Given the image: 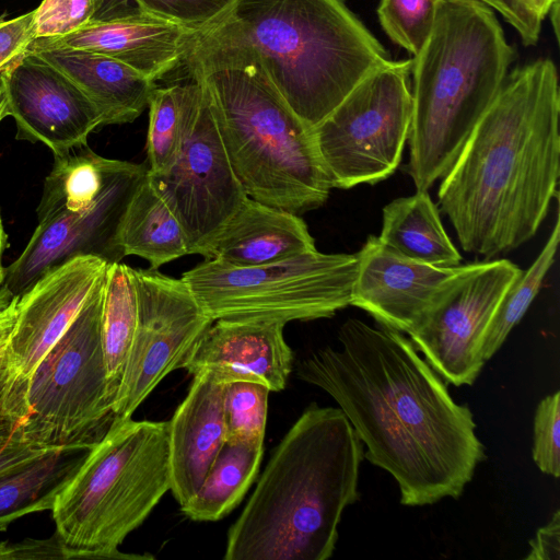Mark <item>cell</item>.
<instances>
[{
  "instance_id": "obj_23",
  "label": "cell",
  "mask_w": 560,
  "mask_h": 560,
  "mask_svg": "<svg viewBox=\"0 0 560 560\" xmlns=\"http://www.w3.org/2000/svg\"><path fill=\"white\" fill-rule=\"evenodd\" d=\"M122 256L145 259L152 270L189 255L186 234L149 172L131 196L117 231Z\"/></svg>"
},
{
  "instance_id": "obj_18",
  "label": "cell",
  "mask_w": 560,
  "mask_h": 560,
  "mask_svg": "<svg viewBox=\"0 0 560 560\" xmlns=\"http://www.w3.org/2000/svg\"><path fill=\"white\" fill-rule=\"evenodd\" d=\"M284 326L275 320H214L186 355L182 368L191 375L211 371L222 383L253 381L270 392L282 390L293 361V352L284 340Z\"/></svg>"
},
{
  "instance_id": "obj_2",
  "label": "cell",
  "mask_w": 560,
  "mask_h": 560,
  "mask_svg": "<svg viewBox=\"0 0 560 560\" xmlns=\"http://www.w3.org/2000/svg\"><path fill=\"white\" fill-rule=\"evenodd\" d=\"M559 116V75L551 59L508 74L438 194L465 252L493 258L536 234L558 195Z\"/></svg>"
},
{
  "instance_id": "obj_8",
  "label": "cell",
  "mask_w": 560,
  "mask_h": 560,
  "mask_svg": "<svg viewBox=\"0 0 560 560\" xmlns=\"http://www.w3.org/2000/svg\"><path fill=\"white\" fill-rule=\"evenodd\" d=\"M104 279L27 381L22 436L36 446L89 451L115 420L102 339Z\"/></svg>"
},
{
  "instance_id": "obj_15",
  "label": "cell",
  "mask_w": 560,
  "mask_h": 560,
  "mask_svg": "<svg viewBox=\"0 0 560 560\" xmlns=\"http://www.w3.org/2000/svg\"><path fill=\"white\" fill-rule=\"evenodd\" d=\"M18 140L39 142L54 156L88 145L103 127L95 105L62 72L26 49L0 72Z\"/></svg>"
},
{
  "instance_id": "obj_7",
  "label": "cell",
  "mask_w": 560,
  "mask_h": 560,
  "mask_svg": "<svg viewBox=\"0 0 560 560\" xmlns=\"http://www.w3.org/2000/svg\"><path fill=\"white\" fill-rule=\"evenodd\" d=\"M170 489L168 421L114 422L50 509L67 559H153L118 547Z\"/></svg>"
},
{
  "instance_id": "obj_32",
  "label": "cell",
  "mask_w": 560,
  "mask_h": 560,
  "mask_svg": "<svg viewBox=\"0 0 560 560\" xmlns=\"http://www.w3.org/2000/svg\"><path fill=\"white\" fill-rule=\"evenodd\" d=\"M439 0H380L376 13L389 39L413 56L427 42Z\"/></svg>"
},
{
  "instance_id": "obj_34",
  "label": "cell",
  "mask_w": 560,
  "mask_h": 560,
  "mask_svg": "<svg viewBox=\"0 0 560 560\" xmlns=\"http://www.w3.org/2000/svg\"><path fill=\"white\" fill-rule=\"evenodd\" d=\"M27 413L26 396L0 406V475L18 469L52 451L23 439L22 424Z\"/></svg>"
},
{
  "instance_id": "obj_35",
  "label": "cell",
  "mask_w": 560,
  "mask_h": 560,
  "mask_svg": "<svg viewBox=\"0 0 560 560\" xmlns=\"http://www.w3.org/2000/svg\"><path fill=\"white\" fill-rule=\"evenodd\" d=\"M533 459L540 471L560 476V392L538 404L534 417Z\"/></svg>"
},
{
  "instance_id": "obj_46",
  "label": "cell",
  "mask_w": 560,
  "mask_h": 560,
  "mask_svg": "<svg viewBox=\"0 0 560 560\" xmlns=\"http://www.w3.org/2000/svg\"><path fill=\"white\" fill-rule=\"evenodd\" d=\"M548 13H550V20H551V25L553 27L555 36H556L557 40L559 42V18H560L559 0H557L552 3Z\"/></svg>"
},
{
  "instance_id": "obj_1",
  "label": "cell",
  "mask_w": 560,
  "mask_h": 560,
  "mask_svg": "<svg viewBox=\"0 0 560 560\" xmlns=\"http://www.w3.org/2000/svg\"><path fill=\"white\" fill-rule=\"evenodd\" d=\"M338 340L340 349L325 347L301 361L298 377L335 399L364 458L397 482L401 504L458 498L486 458L469 407L455 402L402 332L349 318Z\"/></svg>"
},
{
  "instance_id": "obj_31",
  "label": "cell",
  "mask_w": 560,
  "mask_h": 560,
  "mask_svg": "<svg viewBox=\"0 0 560 560\" xmlns=\"http://www.w3.org/2000/svg\"><path fill=\"white\" fill-rule=\"evenodd\" d=\"M270 389L253 381L223 384L225 442L262 445Z\"/></svg>"
},
{
  "instance_id": "obj_5",
  "label": "cell",
  "mask_w": 560,
  "mask_h": 560,
  "mask_svg": "<svg viewBox=\"0 0 560 560\" xmlns=\"http://www.w3.org/2000/svg\"><path fill=\"white\" fill-rule=\"evenodd\" d=\"M201 33L249 49L312 129L392 60L346 0H235Z\"/></svg>"
},
{
  "instance_id": "obj_11",
  "label": "cell",
  "mask_w": 560,
  "mask_h": 560,
  "mask_svg": "<svg viewBox=\"0 0 560 560\" xmlns=\"http://www.w3.org/2000/svg\"><path fill=\"white\" fill-rule=\"evenodd\" d=\"M178 86L184 109L178 152L166 171L149 174L182 224L189 254H197L248 196L231 166L206 85L189 71Z\"/></svg>"
},
{
  "instance_id": "obj_40",
  "label": "cell",
  "mask_w": 560,
  "mask_h": 560,
  "mask_svg": "<svg viewBox=\"0 0 560 560\" xmlns=\"http://www.w3.org/2000/svg\"><path fill=\"white\" fill-rule=\"evenodd\" d=\"M529 553L526 560L560 559V511L557 510L551 520L540 527L529 541Z\"/></svg>"
},
{
  "instance_id": "obj_25",
  "label": "cell",
  "mask_w": 560,
  "mask_h": 560,
  "mask_svg": "<svg viewBox=\"0 0 560 560\" xmlns=\"http://www.w3.org/2000/svg\"><path fill=\"white\" fill-rule=\"evenodd\" d=\"M262 445L224 442L198 491L180 506L192 521L212 522L228 515L256 479Z\"/></svg>"
},
{
  "instance_id": "obj_37",
  "label": "cell",
  "mask_w": 560,
  "mask_h": 560,
  "mask_svg": "<svg viewBox=\"0 0 560 560\" xmlns=\"http://www.w3.org/2000/svg\"><path fill=\"white\" fill-rule=\"evenodd\" d=\"M497 11L518 34L525 46L538 42L542 19L529 0H478Z\"/></svg>"
},
{
  "instance_id": "obj_44",
  "label": "cell",
  "mask_w": 560,
  "mask_h": 560,
  "mask_svg": "<svg viewBox=\"0 0 560 560\" xmlns=\"http://www.w3.org/2000/svg\"><path fill=\"white\" fill-rule=\"evenodd\" d=\"M8 236L3 228L2 218L0 214V289L3 285L5 278V268L2 265V255L4 249L7 248Z\"/></svg>"
},
{
  "instance_id": "obj_39",
  "label": "cell",
  "mask_w": 560,
  "mask_h": 560,
  "mask_svg": "<svg viewBox=\"0 0 560 560\" xmlns=\"http://www.w3.org/2000/svg\"><path fill=\"white\" fill-rule=\"evenodd\" d=\"M0 559H67L56 534L47 539H26L16 544L0 542Z\"/></svg>"
},
{
  "instance_id": "obj_48",
  "label": "cell",
  "mask_w": 560,
  "mask_h": 560,
  "mask_svg": "<svg viewBox=\"0 0 560 560\" xmlns=\"http://www.w3.org/2000/svg\"><path fill=\"white\" fill-rule=\"evenodd\" d=\"M7 116H9V114H8L7 97H5V94H4V91H3L2 86L0 85V122Z\"/></svg>"
},
{
  "instance_id": "obj_14",
  "label": "cell",
  "mask_w": 560,
  "mask_h": 560,
  "mask_svg": "<svg viewBox=\"0 0 560 560\" xmlns=\"http://www.w3.org/2000/svg\"><path fill=\"white\" fill-rule=\"evenodd\" d=\"M147 173L144 164L110 159L104 189L90 207L57 211L38 220L23 252L5 268L3 287L20 296L46 271L81 255L108 264L120 261L119 223Z\"/></svg>"
},
{
  "instance_id": "obj_33",
  "label": "cell",
  "mask_w": 560,
  "mask_h": 560,
  "mask_svg": "<svg viewBox=\"0 0 560 560\" xmlns=\"http://www.w3.org/2000/svg\"><path fill=\"white\" fill-rule=\"evenodd\" d=\"M153 16L201 33L218 23L235 0H132Z\"/></svg>"
},
{
  "instance_id": "obj_19",
  "label": "cell",
  "mask_w": 560,
  "mask_h": 560,
  "mask_svg": "<svg viewBox=\"0 0 560 560\" xmlns=\"http://www.w3.org/2000/svg\"><path fill=\"white\" fill-rule=\"evenodd\" d=\"M198 34L138 9L119 18L92 20L70 34L37 38L31 45L104 54L156 82L186 62Z\"/></svg>"
},
{
  "instance_id": "obj_42",
  "label": "cell",
  "mask_w": 560,
  "mask_h": 560,
  "mask_svg": "<svg viewBox=\"0 0 560 560\" xmlns=\"http://www.w3.org/2000/svg\"><path fill=\"white\" fill-rule=\"evenodd\" d=\"M93 20L119 18L138 10L132 0H93Z\"/></svg>"
},
{
  "instance_id": "obj_29",
  "label": "cell",
  "mask_w": 560,
  "mask_h": 560,
  "mask_svg": "<svg viewBox=\"0 0 560 560\" xmlns=\"http://www.w3.org/2000/svg\"><path fill=\"white\" fill-rule=\"evenodd\" d=\"M560 240V220L557 212L551 233L541 252L526 271H522L500 301L483 335L481 352L488 361L501 348L511 330L520 323L538 294L551 268Z\"/></svg>"
},
{
  "instance_id": "obj_41",
  "label": "cell",
  "mask_w": 560,
  "mask_h": 560,
  "mask_svg": "<svg viewBox=\"0 0 560 560\" xmlns=\"http://www.w3.org/2000/svg\"><path fill=\"white\" fill-rule=\"evenodd\" d=\"M27 381L13 369L8 351L0 354V406L26 396Z\"/></svg>"
},
{
  "instance_id": "obj_36",
  "label": "cell",
  "mask_w": 560,
  "mask_h": 560,
  "mask_svg": "<svg viewBox=\"0 0 560 560\" xmlns=\"http://www.w3.org/2000/svg\"><path fill=\"white\" fill-rule=\"evenodd\" d=\"M93 16V0H43L34 9L35 39L65 36L86 25Z\"/></svg>"
},
{
  "instance_id": "obj_13",
  "label": "cell",
  "mask_w": 560,
  "mask_h": 560,
  "mask_svg": "<svg viewBox=\"0 0 560 560\" xmlns=\"http://www.w3.org/2000/svg\"><path fill=\"white\" fill-rule=\"evenodd\" d=\"M138 320L114 402V422L131 418L140 404L186 355L213 320L182 279L131 268ZM113 422V423H114Z\"/></svg>"
},
{
  "instance_id": "obj_38",
  "label": "cell",
  "mask_w": 560,
  "mask_h": 560,
  "mask_svg": "<svg viewBox=\"0 0 560 560\" xmlns=\"http://www.w3.org/2000/svg\"><path fill=\"white\" fill-rule=\"evenodd\" d=\"M34 39V10L10 20H0V72Z\"/></svg>"
},
{
  "instance_id": "obj_20",
  "label": "cell",
  "mask_w": 560,
  "mask_h": 560,
  "mask_svg": "<svg viewBox=\"0 0 560 560\" xmlns=\"http://www.w3.org/2000/svg\"><path fill=\"white\" fill-rule=\"evenodd\" d=\"M223 384L211 371L195 374L168 421L170 490L180 506L198 491L225 442Z\"/></svg>"
},
{
  "instance_id": "obj_47",
  "label": "cell",
  "mask_w": 560,
  "mask_h": 560,
  "mask_svg": "<svg viewBox=\"0 0 560 560\" xmlns=\"http://www.w3.org/2000/svg\"><path fill=\"white\" fill-rule=\"evenodd\" d=\"M14 296L2 285L0 289V312L7 308Z\"/></svg>"
},
{
  "instance_id": "obj_22",
  "label": "cell",
  "mask_w": 560,
  "mask_h": 560,
  "mask_svg": "<svg viewBox=\"0 0 560 560\" xmlns=\"http://www.w3.org/2000/svg\"><path fill=\"white\" fill-rule=\"evenodd\" d=\"M43 60L67 75L95 105L103 126L136 120L149 106L156 82L104 54L30 45Z\"/></svg>"
},
{
  "instance_id": "obj_17",
  "label": "cell",
  "mask_w": 560,
  "mask_h": 560,
  "mask_svg": "<svg viewBox=\"0 0 560 560\" xmlns=\"http://www.w3.org/2000/svg\"><path fill=\"white\" fill-rule=\"evenodd\" d=\"M357 256L351 305L381 326L407 334L420 320L456 267H434L406 258L370 235Z\"/></svg>"
},
{
  "instance_id": "obj_6",
  "label": "cell",
  "mask_w": 560,
  "mask_h": 560,
  "mask_svg": "<svg viewBox=\"0 0 560 560\" xmlns=\"http://www.w3.org/2000/svg\"><path fill=\"white\" fill-rule=\"evenodd\" d=\"M514 58L491 8L478 0H439L431 33L411 59L407 172L416 190H428L447 173Z\"/></svg>"
},
{
  "instance_id": "obj_16",
  "label": "cell",
  "mask_w": 560,
  "mask_h": 560,
  "mask_svg": "<svg viewBox=\"0 0 560 560\" xmlns=\"http://www.w3.org/2000/svg\"><path fill=\"white\" fill-rule=\"evenodd\" d=\"M107 266L96 256L73 257L46 271L19 296L7 351L21 378L28 381L102 281Z\"/></svg>"
},
{
  "instance_id": "obj_3",
  "label": "cell",
  "mask_w": 560,
  "mask_h": 560,
  "mask_svg": "<svg viewBox=\"0 0 560 560\" xmlns=\"http://www.w3.org/2000/svg\"><path fill=\"white\" fill-rule=\"evenodd\" d=\"M364 446L335 407L311 404L273 451L228 533L225 560H326L358 490Z\"/></svg>"
},
{
  "instance_id": "obj_28",
  "label": "cell",
  "mask_w": 560,
  "mask_h": 560,
  "mask_svg": "<svg viewBox=\"0 0 560 560\" xmlns=\"http://www.w3.org/2000/svg\"><path fill=\"white\" fill-rule=\"evenodd\" d=\"M110 159L88 145L54 156L36 209L37 221L57 211H80L90 207L104 189Z\"/></svg>"
},
{
  "instance_id": "obj_43",
  "label": "cell",
  "mask_w": 560,
  "mask_h": 560,
  "mask_svg": "<svg viewBox=\"0 0 560 560\" xmlns=\"http://www.w3.org/2000/svg\"><path fill=\"white\" fill-rule=\"evenodd\" d=\"M19 296H14L10 305L0 312V354L3 353L15 324L16 319V303Z\"/></svg>"
},
{
  "instance_id": "obj_12",
  "label": "cell",
  "mask_w": 560,
  "mask_h": 560,
  "mask_svg": "<svg viewBox=\"0 0 560 560\" xmlns=\"http://www.w3.org/2000/svg\"><path fill=\"white\" fill-rule=\"evenodd\" d=\"M522 271L508 259L458 266L407 332L444 381L455 386L475 383L486 362L481 345L487 326Z\"/></svg>"
},
{
  "instance_id": "obj_26",
  "label": "cell",
  "mask_w": 560,
  "mask_h": 560,
  "mask_svg": "<svg viewBox=\"0 0 560 560\" xmlns=\"http://www.w3.org/2000/svg\"><path fill=\"white\" fill-rule=\"evenodd\" d=\"M52 450L31 463L0 475V530L13 521L52 508L55 498L83 456Z\"/></svg>"
},
{
  "instance_id": "obj_30",
  "label": "cell",
  "mask_w": 560,
  "mask_h": 560,
  "mask_svg": "<svg viewBox=\"0 0 560 560\" xmlns=\"http://www.w3.org/2000/svg\"><path fill=\"white\" fill-rule=\"evenodd\" d=\"M148 107V172L158 175L174 162L183 137L184 109L178 83L156 86Z\"/></svg>"
},
{
  "instance_id": "obj_21",
  "label": "cell",
  "mask_w": 560,
  "mask_h": 560,
  "mask_svg": "<svg viewBox=\"0 0 560 560\" xmlns=\"http://www.w3.org/2000/svg\"><path fill=\"white\" fill-rule=\"evenodd\" d=\"M316 249L305 221L249 197L198 250L236 267L270 264Z\"/></svg>"
},
{
  "instance_id": "obj_24",
  "label": "cell",
  "mask_w": 560,
  "mask_h": 560,
  "mask_svg": "<svg viewBox=\"0 0 560 560\" xmlns=\"http://www.w3.org/2000/svg\"><path fill=\"white\" fill-rule=\"evenodd\" d=\"M377 237L397 254L425 265L447 268L459 266L462 260L428 190H416L387 203Z\"/></svg>"
},
{
  "instance_id": "obj_45",
  "label": "cell",
  "mask_w": 560,
  "mask_h": 560,
  "mask_svg": "<svg viewBox=\"0 0 560 560\" xmlns=\"http://www.w3.org/2000/svg\"><path fill=\"white\" fill-rule=\"evenodd\" d=\"M557 0H529L537 14L544 20L552 3Z\"/></svg>"
},
{
  "instance_id": "obj_27",
  "label": "cell",
  "mask_w": 560,
  "mask_h": 560,
  "mask_svg": "<svg viewBox=\"0 0 560 560\" xmlns=\"http://www.w3.org/2000/svg\"><path fill=\"white\" fill-rule=\"evenodd\" d=\"M102 339L113 405L124 376L137 320L138 299L131 267L108 264L103 292Z\"/></svg>"
},
{
  "instance_id": "obj_9",
  "label": "cell",
  "mask_w": 560,
  "mask_h": 560,
  "mask_svg": "<svg viewBox=\"0 0 560 560\" xmlns=\"http://www.w3.org/2000/svg\"><path fill=\"white\" fill-rule=\"evenodd\" d=\"M357 256L317 249L279 261L236 267L206 259L183 273L206 314L218 319L328 318L351 305Z\"/></svg>"
},
{
  "instance_id": "obj_4",
  "label": "cell",
  "mask_w": 560,
  "mask_h": 560,
  "mask_svg": "<svg viewBox=\"0 0 560 560\" xmlns=\"http://www.w3.org/2000/svg\"><path fill=\"white\" fill-rule=\"evenodd\" d=\"M185 63L206 85L245 194L295 214L323 206L332 187L313 129L280 95L257 57L199 33Z\"/></svg>"
},
{
  "instance_id": "obj_10",
  "label": "cell",
  "mask_w": 560,
  "mask_h": 560,
  "mask_svg": "<svg viewBox=\"0 0 560 560\" xmlns=\"http://www.w3.org/2000/svg\"><path fill=\"white\" fill-rule=\"evenodd\" d=\"M410 74L411 59L390 60L313 128L332 188L376 184L396 171L411 126Z\"/></svg>"
}]
</instances>
